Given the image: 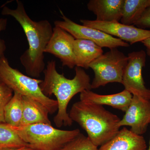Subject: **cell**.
Segmentation results:
<instances>
[{"label":"cell","mask_w":150,"mask_h":150,"mask_svg":"<svg viewBox=\"0 0 150 150\" xmlns=\"http://www.w3.org/2000/svg\"><path fill=\"white\" fill-rule=\"evenodd\" d=\"M16 2L15 9L4 6L1 14L13 17L22 28L29 47L21 56L20 60L28 76L38 79L45 70L44 51L52 36L53 28L47 20H32L25 11L23 3L18 0Z\"/></svg>","instance_id":"cell-1"},{"label":"cell","mask_w":150,"mask_h":150,"mask_svg":"<svg viewBox=\"0 0 150 150\" xmlns=\"http://www.w3.org/2000/svg\"><path fill=\"white\" fill-rule=\"evenodd\" d=\"M43 73L44 79L40 83V89L48 97L54 95L58 102V112L54 118L55 125L59 128L72 126L73 121L67 111L68 104L77 94L91 90L89 76L82 68L76 67L74 77L71 79H67L64 74L57 71L54 60L48 62Z\"/></svg>","instance_id":"cell-2"},{"label":"cell","mask_w":150,"mask_h":150,"mask_svg":"<svg viewBox=\"0 0 150 150\" xmlns=\"http://www.w3.org/2000/svg\"><path fill=\"white\" fill-rule=\"evenodd\" d=\"M69 115L97 147L111 139L120 130L118 123L121 119L100 105L80 100L73 105Z\"/></svg>","instance_id":"cell-3"},{"label":"cell","mask_w":150,"mask_h":150,"mask_svg":"<svg viewBox=\"0 0 150 150\" xmlns=\"http://www.w3.org/2000/svg\"><path fill=\"white\" fill-rule=\"evenodd\" d=\"M12 127L28 147L35 150H59L81 134L79 129L60 130L43 123Z\"/></svg>","instance_id":"cell-4"},{"label":"cell","mask_w":150,"mask_h":150,"mask_svg":"<svg viewBox=\"0 0 150 150\" xmlns=\"http://www.w3.org/2000/svg\"><path fill=\"white\" fill-rule=\"evenodd\" d=\"M0 81L4 83L13 92L26 96L41 103L53 114L58 110L57 100L43 94L40 87L42 80L23 74L11 67L7 59L4 56L0 60Z\"/></svg>","instance_id":"cell-5"},{"label":"cell","mask_w":150,"mask_h":150,"mask_svg":"<svg viewBox=\"0 0 150 150\" xmlns=\"http://www.w3.org/2000/svg\"><path fill=\"white\" fill-rule=\"evenodd\" d=\"M128 62V56L117 48H112L92 62L89 66L94 73L92 89L104 86L111 83H122Z\"/></svg>","instance_id":"cell-6"},{"label":"cell","mask_w":150,"mask_h":150,"mask_svg":"<svg viewBox=\"0 0 150 150\" xmlns=\"http://www.w3.org/2000/svg\"><path fill=\"white\" fill-rule=\"evenodd\" d=\"M62 21L54 22L55 26L61 28L72 35L76 39H84L92 41L101 48H112L127 47L130 44L118 38L105 33L98 30L76 23L65 16L60 11Z\"/></svg>","instance_id":"cell-7"},{"label":"cell","mask_w":150,"mask_h":150,"mask_svg":"<svg viewBox=\"0 0 150 150\" xmlns=\"http://www.w3.org/2000/svg\"><path fill=\"white\" fill-rule=\"evenodd\" d=\"M146 52L143 50L128 54V62L122 78L125 90L133 96L150 100V89L145 86L142 76L143 68L146 65Z\"/></svg>","instance_id":"cell-8"},{"label":"cell","mask_w":150,"mask_h":150,"mask_svg":"<svg viewBox=\"0 0 150 150\" xmlns=\"http://www.w3.org/2000/svg\"><path fill=\"white\" fill-rule=\"evenodd\" d=\"M80 22L84 25L98 30L111 36H116L130 45L142 42L150 37V30L134 25H126L119 22H104L85 19H81Z\"/></svg>","instance_id":"cell-9"},{"label":"cell","mask_w":150,"mask_h":150,"mask_svg":"<svg viewBox=\"0 0 150 150\" xmlns=\"http://www.w3.org/2000/svg\"><path fill=\"white\" fill-rule=\"evenodd\" d=\"M150 123V100L133 96L131 103L118 126H129L134 134H145Z\"/></svg>","instance_id":"cell-10"},{"label":"cell","mask_w":150,"mask_h":150,"mask_svg":"<svg viewBox=\"0 0 150 150\" xmlns=\"http://www.w3.org/2000/svg\"><path fill=\"white\" fill-rule=\"evenodd\" d=\"M75 39L69 33L55 26L44 53L54 55L60 59L63 67L72 69L76 66L74 49Z\"/></svg>","instance_id":"cell-11"},{"label":"cell","mask_w":150,"mask_h":150,"mask_svg":"<svg viewBox=\"0 0 150 150\" xmlns=\"http://www.w3.org/2000/svg\"><path fill=\"white\" fill-rule=\"evenodd\" d=\"M132 97L133 95L126 90L110 95L98 94L91 90H85L81 93L80 100L100 105H109L125 112L131 103Z\"/></svg>","instance_id":"cell-12"},{"label":"cell","mask_w":150,"mask_h":150,"mask_svg":"<svg viewBox=\"0 0 150 150\" xmlns=\"http://www.w3.org/2000/svg\"><path fill=\"white\" fill-rule=\"evenodd\" d=\"M147 148L143 136L134 134L124 127L97 150H147Z\"/></svg>","instance_id":"cell-13"},{"label":"cell","mask_w":150,"mask_h":150,"mask_svg":"<svg viewBox=\"0 0 150 150\" xmlns=\"http://www.w3.org/2000/svg\"><path fill=\"white\" fill-rule=\"evenodd\" d=\"M124 2V0H90L87 6L96 16V21L119 22Z\"/></svg>","instance_id":"cell-14"},{"label":"cell","mask_w":150,"mask_h":150,"mask_svg":"<svg viewBox=\"0 0 150 150\" xmlns=\"http://www.w3.org/2000/svg\"><path fill=\"white\" fill-rule=\"evenodd\" d=\"M74 49L76 67L88 69L92 62L103 54L102 48L90 40L75 39Z\"/></svg>","instance_id":"cell-15"},{"label":"cell","mask_w":150,"mask_h":150,"mask_svg":"<svg viewBox=\"0 0 150 150\" xmlns=\"http://www.w3.org/2000/svg\"><path fill=\"white\" fill-rule=\"evenodd\" d=\"M23 110L21 126L38 123L51 125L48 109L40 103L28 97L23 96Z\"/></svg>","instance_id":"cell-16"},{"label":"cell","mask_w":150,"mask_h":150,"mask_svg":"<svg viewBox=\"0 0 150 150\" xmlns=\"http://www.w3.org/2000/svg\"><path fill=\"white\" fill-rule=\"evenodd\" d=\"M150 6V0H124L121 23L134 25Z\"/></svg>","instance_id":"cell-17"},{"label":"cell","mask_w":150,"mask_h":150,"mask_svg":"<svg viewBox=\"0 0 150 150\" xmlns=\"http://www.w3.org/2000/svg\"><path fill=\"white\" fill-rule=\"evenodd\" d=\"M23 96L13 92V96L6 105L4 109L5 123L13 127H19L21 125L23 113Z\"/></svg>","instance_id":"cell-18"},{"label":"cell","mask_w":150,"mask_h":150,"mask_svg":"<svg viewBox=\"0 0 150 150\" xmlns=\"http://www.w3.org/2000/svg\"><path fill=\"white\" fill-rule=\"evenodd\" d=\"M28 146L11 126L6 123H0V150L6 148Z\"/></svg>","instance_id":"cell-19"},{"label":"cell","mask_w":150,"mask_h":150,"mask_svg":"<svg viewBox=\"0 0 150 150\" xmlns=\"http://www.w3.org/2000/svg\"><path fill=\"white\" fill-rule=\"evenodd\" d=\"M97 148L88 137L80 134L59 150H97Z\"/></svg>","instance_id":"cell-20"},{"label":"cell","mask_w":150,"mask_h":150,"mask_svg":"<svg viewBox=\"0 0 150 150\" xmlns=\"http://www.w3.org/2000/svg\"><path fill=\"white\" fill-rule=\"evenodd\" d=\"M13 91L11 88L0 81V123H5V108L13 96Z\"/></svg>","instance_id":"cell-21"},{"label":"cell","mask_w":150,"mask_h":150,"mask_svg":"<svg viewBox=\"0 0 150 150\" xmlns=\"http://www.w3.org/2000/svg\"><path fill=\"white\" fill-rule=\"evenodd\" d=\"M134 25L142 29L150 27V6L146 9L139 19Z\"/></svg>","instance_id":"cell-22"},{"label":"cell","mask_w":150,"mask_h":150,"mask_svg":"<svg viewBox=\"0 0 150 150\" xmlns=\"http://www.w3.org/2000/svg\"><path fill=\"white\" fill-rule=\"evenodd\" d=\"M7 25L6 18H0V33L5 30ZM6 49L5 42L3 39H0V60L5 56L4 52Z\"/></svg>","instance_id":"cell-23"},{"label":"cell","mask_w":150,"mask_h":150,"mask_svg":"<svg viewBox=\"0 0 150 150\" xmlns=\"http://www.w3.org/2000/svg\"><path fill=\"white\" fill-rule=\"evenodd\" d=\"M0 150H35L28 146L21 147L19 148H6Z\"/></svg>","instance_id":"cell-24"},{"label":"cell","mask_w":150,"mask_h":150,"mask_svg":"<svg viewBox=\"0 0 150 150\" xmlns=\"http://www.w3.org/2000/svg\"><path fill=\"white\" fill-rule=\"evenodd\" d=\"M142 42L146 48H150V37L143 40Z\"/></svg>","instance_id":"cell-25"},{"label":"cell","mask_w":150,"mask_h":150,"mask_svg":"<svg viewBox=\"0 0 150 150\" xmlns=\"http://www.w3.org/2000/svg\"><path fill=\"white\" fill-rule=\"evenodd\" d=\"M147 54L148 56H150V48H147Z\"/></svg>","instance_id":"cell-26"},{"label":"cell","mask_w":150,"mask_h":150,"mask_svg":"<svg viewBox=\"0 0 150 150\" xmlns=\"http://www.w3.org/2000/svg\"><path fill=\"white\" fill-rule=\"evenodd\" d=\"M148 150H150V142H149V149H148Z\"/></svg>","instance_id":"cell-27"}]
</instances>
